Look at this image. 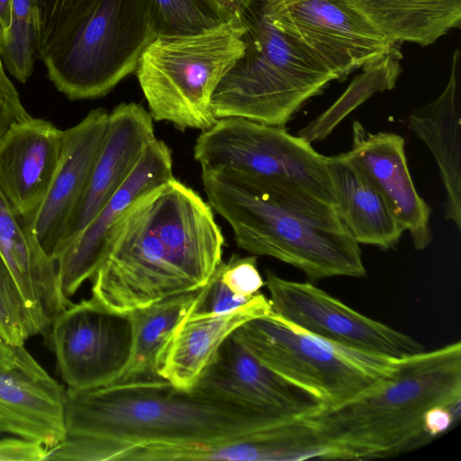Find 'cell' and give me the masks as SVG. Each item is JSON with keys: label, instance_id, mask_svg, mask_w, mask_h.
<instances>
[{"label": "cell", "instance_id": "1", "mask_svg": "<svg viewBox=\"0 0 461 461\" xmlns=\"http://www.w3.org/2000/svg\"><path fill=\"white\" fill-rule=\"evenodd\" d=\"M211 205L173 178L137 200L110 232L92 296L131 312L202 288L222 261L224 237Z\"/></svg>", "mask_w": 461, "mask_h": 461}, {"label": "cell", "instance_id": "2", "mask_svg": "<svg viewBox=\"0 0 461 461\" xmlns=\"http://www.w3.org/2000/svg\"><path fill=\"white\" fill-rule=\"evenodd\" d=\"M290 419H276L196 386L162 379L67 387L66 437L49 448L50 461H112L125 447L207 445L233 440Z\"/></svg>", "mask_w": 461, "mask_h": 461}, {"label": "cell", "instance_id": "3", "mask_svg": "<svg viewBox=\"0 0 461 461\" xmlns=\"http://www.w3.org/2000/svg\"><path fill=\"white\" fill-rule=\"evenodd\" d=\"M208 203L237 245L303 271L312 280L365 277L359 244L335 206L292 184L228 167L202 168Z\"/></svg>", "mask_w": 461, "mask_h": 461}, {"label": "cell", "instance_id": "4", "mask_svg": "<svg viewBox=\"0 0 461 461\" xmlns=\"http://www.w3.org/2000/svg\"><path fill=\"white\" fill-rule=\"evenodd\" d=\"M461 402V343L399 358L378 384L339 405L303 416L344 459L388 457L431 439L423 429L435 405Z\"/></svg>", "mask_w": 461, "mask_h": 461}, {"label": "cell", "instance_id": "5", "mask_svg": "<svg viewBox=\"0 0 461 461\" xmlns=\"http://www.w3.org/2000/svg\"><path fill=\"white\" fill-rule=\"evenodd\" d=\"M235 16L245 48L217 85L212 112L285 126L336 78L287 28L280 0H244Z\"/></svg>", "mask_w": 461, "mask_h": 461}, {"label": "cell", "instance_id": "6", "mask_svg": "<svg viewBox=\"0 0 461 461\" xmlns=\"http://www.w3.org/2000/svg\"><path fill=\"white\" fill-rule=\"evenodd\" d=\"M244 28L236 18L195 34L158 35L135 69L153 120L176 127L210 129L216 122L212 94L243 54Z\"/></svg>", "mask_w": 461, "mask_h": 461}, {"label": "cell", "instance_id": "7", "mask_svg": "<svg viewBox=\"0 0 461 461\" xmlns=\"http://www.w3.org/2000/svg\"><path fill=\"white\" fill-rule=\"evenodd\" d=\"M232 335L264 366L312 393L323 407L372 388L397 361L320 339L273 312L245 321Z\"/></svg>", "mask_w": 461, "mask_h": 461}, {"label": "cell", "instance_id": "8", "mask_svg": "<svg viewBox=\"0 0 461 461\" xmlns=\"http://www.w3.org/2000/svg\"><path fill=\"white\" fill-rule=\"evenodd\" d=\"M156 37L150 0H102L42 61L68 98L94 99L134 72Z\"/></svg>", "mask_w": 461, "mask_h": 461}, {"label": "cell", "instance_id": "9", "mask_svg": "<svg viewBox=\"0 0 461 461\" xmlns=\"http://www.w3.org/2000/svg\"><path fill=\"white\" fill-rule=\"evenodd\" d=\"M194 158L201 168L223 166L284 181L335 203L329 157L285 126L240 117L218 119L196 139Z\"/></svg>", "mask_w": 461, "mask_h": 461}, {"label": "cell", "instance_id": "10", "mask_svg": "<svg viewBox=\"0 0 461 461\" xmlns=\"http://www.w3.org/2000/svg\"><path fill=\"white\" fill-rule=\"evenodd\" d=\"M48 333L59 371L68 388L89 390L114 384L131 353L129 312H118L91 295L70 303Z\"/></svg>", "mask_w": 461, "mask_h": 461}, {"label": "cell", "instance_id": "11", "mask_svg": "<svg viewBox=\"0 0 461 461\" xmlns=\"http://www.w3.org/2000/svg\"><path fill=\"white\" fill-rule=\"evenodd\" d=\"M273 313L311 335L353 349L399 359L425 350L417 339L353 310L312 283L266 271Z\"/></svg>", "mask_w": 461, "mask_h": 461}, {"label": "cell", "instance_id": "12", "mask_svg": "<svg viewBox=\"0 0 461 461\" xmlns=\"http://www.w3.org/2000/svg\"><path fill=\"white\" fill-rule=\"evenodd\" d=\"M281 16L291 32L335 77L402 55L392 41L350 0H280Z\"/></svg>", "mask_w": 461, "mask_h": 461}, {"label": "cell", "instance_id": "13", "mask_svg": "<svg viewBox=\"0 0 461 461\" xmlns=\"http://www.w3.org/2000/svg\"><path fill=\"white\" fill-rule=\"evenodd\" d=\"M194 386L276 419L303 417L322 407L312 393L259 362L232 333Z\"/></svg>", "mask_w": 461, "mask_h": 461}, {"label": "cell", "instance_id": "14", "mask_svg": "<svg viewBox=\"0 0 461 461\" xmlns=\"http://www.w3.org/2000/svg\"><path fill=\"white\" fill-rule=\"evenodd\" d=\"M156 139L153 118L141 104L122 103L108 114L100 151L54 260L123 185Z\"/></svg>", "mask_w": 461, "mask_h": 461}, {"label": "cell", "instance_id": "15", "mask_svg": "<svg viewBox=\"0 0 461 461\" xmlns=\"http://www.w3.org/2000/svg\"><path fill=\"white\" fill-rule=\"evenodd\" d=\"M169 147L156 139L123 185L77 240L56 258L60 288L68 299L96 272L110 232L122 214L140 197L175 177Z\"/></svg>", "mask_w": 461, "mask_h": 461}, {"label": "cell", "instance_id": "16", "mask_svg": "<svg viewBox=\"0 0 461 461\" xmlns=\"http://www.w3.org/2000/svg\"><path fill=\"white\" fill-rule=\"evenodd\" d=\"M66 390L24 345L15 347L10 367L0 371V434L50 448L66 437Z\"/></svg>", "mask_w": 461, "mask_h": 461}, {"label": "cell", "instance_id": "17", "mask_svg": "<svg viewBox=\"0 0 461 461\" xmlns=\"http://www.w3.org/2000/svg\"><path fill=\"white\" fill-rule=\"evenodd\" d=\"M63 140L64 131L33 117L0 136V189L32 226L58 169Z\"/></svg>", "mask_w": 461, "mask_h": 461}, {"label": "cell", "instance_id": "18", "mask_svg": "<svg viewBox=\"0 0 461 461\" xmlns=\"http://www.w3.org/2000/svg\"><path fill=\"white\" fill-rule=\"evenodd\" d=\"M108 114L104 108L91 110L81 122L64 131L58 169L32 221L39 244L53 260L100 151Z\"/></svg>", "mask_w": 461, "mask_h": 461}, {"label": "cell", "instance_id": "19", "mask_svg": "<svg viewBox=\"0 0 461 461\" xmlns=\"http://www.w3.org/2000/svg\"><path fill=\"white\" fill-rule=\"evenodd\" d=\"M349 152L379 192L392 215L409 231L415 249H426L431 241L430 208L414 186L407 165L404 139L393 132H370L355 121Z\"/></svg>", "mask_w": 461, "mask_h": 461}, {"label": "cell", "instance_id": "20", "mask_svg": "<svg viewBox=\"0 0 461 461\" xmlns=\"http://www.w3.org/2000/svg\"><path fill=\"white\" fill-rule=\"evenodd\" d=\"M0 254L9 267L39 334L70 303L62 293L56 262L39 244L32 224L0 189Z\"/></svg>", "mask_w": 461, "mask_h": 461}, {"label": "cell", "instance_id": "21", "mask_svg": "<svg viewBox=\"0 0 461 461\" xmlns=\"http://www.w3.org/2000/svg\"><path fill=\"white\" fill-rule=\"evenodd\" d=\"M269 300L260 292L232 312L196 319L185 318L161 351L158 375L177 388L189 390L213 360L222 342L245 321L272 313Z\"/></svg>", "mask_w": 461, "mask_h": 461}, {"label": "cell", "instance_id": "22", "mask_svg": "<svg viewBox=\"0 0 461 461\" xmlns=\"http://www.w3.org/2000/svg\"><path fill=\"white\" fill-rule=\"evenodd\" d=\"M458 50L453 54L450 76L435 100L413 110L410 129L426 144L438 165L446 192L445 216L461 228V125Z\"/></svg>", "mask_w": 461, "mask_h": 461}, {"label": "cell", "instance_id": "23", "mask_svg": "<svg viewBox=\"0 0 461 461\" xmlns=\"http://www.w3.org/2000/svg\"><path fill=\"white\" fill-rule=\"evenodd\" d=\"M338 215L358 243L383 249L395 247L404 230L349 151L329 157Z\"/></svg>", "mask_w": 461, "mask_h": 461}, {"label": "cell", "instance_id": "24", "mask_svg": "<svg viewBox=\"0 0 461 461\" xmlns=\"http://www.w3.org/2000/svg\"><path fill=\"white\" fill-rule=\"evenodd\" d=\"M392 41L428 46L461 25V0H350Z\"/></svg>", "mask_w": 461, "mask_h": 461}, {"label": "cell", "instance_id": "25", "mask_svg": "<svg viewBox=\"0 0 461 461\" xmlns=\"http://www.w3.org/2000/svg\"><path fill=\"white\" fill-rule=\"evenodd\" d=\"M201 289L175 294L129 312L132 324L131 358L114 384L160 378L157 374L159 355L192 311Z\"/></svg>", "mask_w": 461, "mask_h": 461}, {"label": "cell", "instance_id": "26", "mask_svg": "<svg viewBox=\"0 0 461 461\" xmlns=\"http://www.w3.org/2000/svg\"><path fill=\"white\" fill-rule=\"evenodd\" d=\"M157 36L195 34L235 16L218 0H150Z\"/></svg>", "mask_w": 461, "mask_h": 461}, {"label": "cell", "instance_id": "27", "mask_svg": "<svg viewBox=\"0 0 461 461\" xmlns=\"http://www.w3.org/2000/svg\"><path fill=\"white\" fill-rule=\"evenodd\" d=\"M11 26L0 39V53L9 73L25 83L33 70L36 56L34 0H12Z\"/></svg>", "mask_w": 461, "mask_h": 461}, {"label": "cell", "instance_id": "28", "mask_svg": "<svg viewBox=\"0 0 461 461\" xmlns=\"http://www.w3.org/2000/svg\"><path fill=\"white\" fill-rule=\"evenodd\" d=\"M102 0H34L36 56L41 60L97 6Z\"/></svg>", "mask_w": 461, "mask_h": 461}, {"label": "cell", "instance_id": "29", "mask_svg": "<svg viewBox=\"0 0 461 461\" xmlns=\"http://www.w3.org/2000/svg\"><path fill=\"white\" fill-rule=\"evenodd\" d=\"M38 334L27 303L0 254V339L17 347Z\"/></svg>", "mask_w": 461, "mask_h": 461}, {"label": "cell", "instance_id": "30", "mask_svg": "<svg viewBox=\"0 0 461 461\" xmlns=\"http://www.w3.org/2000/svg\"><path fill=\"white\" fill-rule=\"evenodd\" d=\"M251 298H242L232 293L221 280L217 267L206 285L202 287L200 295L186 318L196 319L224 314L244 306Z\"/></svg>", "mask_w": 461, "mask_h": 461}, {"label": "cell", "instance_id": "31", "mask_svg": "<svg viewBox=\"0 0 461 461\" xmlns=\"http://www.w3.org/2000/svg\"><path fill=\"white\" fill-rule=\"evenodd\" d=\"M218 267L223 283L240 297L251 298L265 285L258 268L257 256L240 258L233 254Z\"/></svg>", "mask_w": 461, "mask_h": 461}, {"label": "cell", "instance_id": "32", "mask_svg": "<svg viewBox=\"0 0 461 461\" xmlns=\"http://www.w3.org/2000/svg\"><path fill=\"white\" fill-rule=\"evenodd\" d=\"M5 72L0 73V136L14 122L30 118Z\"/></svg>", "mask_w": 461, "mask_h": 461}, {"label": "cell", "instance_id": "33", "mask_svg": "<svg viewBox=\"0 0 461 461\" xmlns=\"http://www.w3.org/2000/svg\"><path fill=\"white\" fill-rule=\"evenodd\" d=\"M461 402L452 405H435L428 410L423 419L426 435L435 439L446 433L460 419Z\"/></svg>", "mask_w": 461, "mask_h": 461}, {"label": "cell", "instance_id": "34", "mask_svg": "<svg viewBox=\"0 0 461 461\" xmlns=\"http://www.w3.org/2000/svg\"><path fill=\"white\" fill-rule=\"evenodd\" d=\"M47 447L43 445L23 439H0V461H43Z\"/></svg>", "mask_w": 461, "mask_h": 461}, {"label": "cell", "instance_id": "35", "mask_svg": "<svg viewBox=\"0 0 461 461\" xmlns=\"http://www.w3.org/2000/svg\"><path fill=\"white\" fill-rule=\"evenodd\" d=\"M12 0H0V39L4 37L11 26Z\"/></svg>", "mask_w": 461, "mask_h": 461}, {"label": "cell", "instance_id": "36", "mask_svg": "<svg viewBox=\"0 0 461 461\" xmlns=\"http://www.w3.org/2000/svg\"><path fill=\"white\" fill-rule=\"evenodd\" d=\"M15 358V347L11 346L0 339V371L13 364Z\"/></svg>", "mask_w": 461, "mask_h": 461}, {"label": "cell", "instance_id": "37", "mask_svg": "<svg viewBox=\"0 0 461 461\" xmlns=\"http://www.w3.org/2000/svg\"><path fill=\"white\" fill-rule=\"evenodd\" d=\"M220 4L235 16L238 9L244 0H218Z\"/></svg>", "mask_w": 461, "mask_h": 461}, {"label": "cell", "instance_id": "38", "mask_svg": "<svg viewBox=\"0 0 461 461\" xmlns=\"http://www.w3.org/2000/svg\"><path fill=\"white\" fill-rule=\"evenodd\" d=\"M0 33H1V31H0ZM0 73H5L3 61H2V58H1V53H0Z\"/></svg>", "mask_w": 461, "mask_h": 461}]
</instances>
